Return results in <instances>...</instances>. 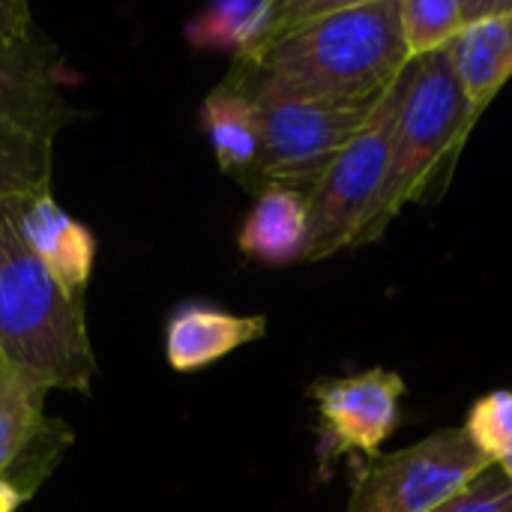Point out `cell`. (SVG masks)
Listing matches in <instances>:
<instances>
[{"label":"cell","instance_id":"cell-1","mask_svg":"<svg viewBox=\"0 0 512 512\" xmlns=\"http://www.w3.org/2000/svg\"><path fill=\"white\" fill-rule=\"evenodd\" d=\"M399 0H279V24L252 60L273 81L333 102H378L408 69Z\"/></svg>","mask_w":512,"mask_h":512},{"label":"cell","instance_id":"cell-2","mask_svg":"<svg viewBox=\"0 0 512 512\" xmlns=\"http://www.w3.org/2000/svg\"><path fill=\"white\" fill-rule=\"evenodd\" d=\"M21 198H0V360L48 390L90 393L96 357L84 300L66 294L18 231Z\"/></svg>","mask_w":512,"mask_h":512},{"label":"cell","instance_id":"cell-3","mask_svg":"<svg viewBox=\"0 0 512 512\" xmlns=\"http://www.w3.org/2000/svg\"><path fill=\"white\" fill-rule=\"evenodd\" d=\"M471 129L468 96L453 69L450 48L411 60L402 72V105L393 132L387 186L363 243L381 240L408 204L426 198L429 186L444 177V168H453Z\"/></svg>","mask_w":512,"mask_h":512},{"label":"cell","instance_id":"cell-4","mask_svg":"<svg viewBox=\"0 0 512 512\" xmlns=\"http://www.w3.org/2000/svg\"><path fill=\"white\" fill-rule=\"evenodd\" d=\"M228 75L246 87L258 111L261 156L252 183L255 189L279 183L309 195L375 108V102L354 105L297 93L252 63H231Z\"/></svg>","mask_w":512,"mask_h":512},{"label":"cell","instance_id":"cell-5","mask_svg":"<svg viewBox=\"0 0 512 512\" xmlns=\"http://www.w3.org/2000/svg\"><path fill=\"white\" fill-rule=\"evenodd\" d=\"M402 105V78L375 102L357 135L339 150L330 168L306 195L309 201V255L306 264L324 261L342 249L360 246L384 195L393 132Z\"/></svg>","mask_w":512,"mask_h":512},{"label":"cell","instance_id":"cell-6","mask_svg":"<svg viewBox=\"0 0 512 512\" xmlns=\"http://www.w3.org/2000/svg\"><path fill=\"white\" fill-rule=\"evenodd\" d=\"M492 465L465 429H441L399 453L369 459L348 512H432Z\"/></svg>","mask_w":512,"mask_h":512},{"label":"cell","instance_id":"cell-7","mask_svg":"<svg viewBox=\"0 0 512 512\" xmlns=\"http://www.w3.org/2000/svg\"><path fill=\"white\" fill-rule=\"evenodd\" d=\"M309 396L318 414V474L327 477L342 456H381V444L402 420L405 381L387 369H366L315 381Z\"/></svg>","mask_w":512,"mask_h":512},{"label":"cell","instance_id":"cell-8","mask_svg":"<svg viewBox=\"0 0 512 512\" xmlns=\"http://www.w3.org/2000/svg\"><path fill=\"white\" fill-rule=\"evenodd\" d=\"M45 396L42 387L6 369L0 381V477L15 483L27 498L48 474V456H60L54 438L66 435V429L51 432L57 423L45 414Z\"/></svg>","mask_w":512,"mask_h":512},{"label":"cell","instance_id":"cell-9","mask_svg":"<svg viewBox=\"0 0 512 512\" xmlns=\"http://www.w3.org/2000/svg\"><path fill=\"white\" fill-rule=\"evenodd\" d=\"M18 231L48 276L66 294L84 297L96 264V237L54 201L51 189L21 198Z\"/></svg>","mask_w":512,"mask_h":512},{"label":"cell","instance_id":"cell-10","mask_svg":"<svg viewBox=\"0 0 512 512\" xmlns=\"http://www.w3.org/2000/svg\"><path fill=\"white\" fill-rule=\"evenodd\" d=\"M264 315H237L213 303H180L165 321V360L174 372H201L243 345L264 339Z\"/></svg>","mask_w":512,"mask_h":512},{"label":"cell","instance_id":"cell-11","mask_svg":"<svg viewBox=\"0 0 512 512\" xmlns=\"http://www.w3.org/2000/svg\"><path fill=\"white\" fill-rule=\"evenodd\" d=\"M240 252L264 267H288L309 255V201L303 192L279 183L258 189L240 231Z\"/></svg>","mask_w":512,"mask_h":512},{"label":"cell","instance_id":"cell-12","mask_svg":"<svg viewBox=\"0 0 512 512\" xmlns=\"http://www.w3.org/2000/svg\"><path fill=\"white\" fill-rule=\"evenodd\" d=\"M198 126L219 168L252 186L261 156V126H258L255 102L237 78L225 75L204 96L198 108Z\"/></svg>","mask_w":512,"mask_h":512},{"label":"cell","instance_id":"cell-13","mask_svg":"<svg viewBox=\"0 0 512 512\" xmlns=\"http://www.w3.org/2000/svg\"><path fill=\"white\" fill-rule=\"evenodd\" d=\"M279 24V0H216L183 24V36L195 51L228 54L234 63H252Z\"/></svg>","mask_w":512,"mask_h":512},{"label":"cell","instance_id":"cell-14","mask_svg":"<svg viewBox=\"0 0 512 512\" xmlns=\"http://www.w3.org/2000/svg\"><path fill=\"white\" fill-rule=\"evenodd\" d=\"M450 60L477 123L512 78V12L465 27L450 45Z\"/></svg>","mask_w":512,"mask_h":512},{"label":"cell","instance_id":"cell-15","mask_svg":"<svg viewBox=\"0 0 512 512\" xmlns=\"http://www.w3.org/2000/svg\"><path fill=\"white\" fill-rule=\"evenodd\" d=\"M51 132L0 120V198L51 189Z\"/></svg>","mask_w":512,"mask_h":512},{"label":"cell","instance_id":"cell-16","mask_svg":"<svg viewBox=\"0 0 512 512\" xmlns=\"http://www.w3.org/2000/svg\"><path fill=\"white\" fill-rule=\"evenodd\" d=\"M402 36L411 60L450 48L465 24V0H399Z\"/></svg>","mask_w":512,"mask_h":512},{"label":"cell","instance_id":"cell-17","mask_svg":"<svg viewBox=\"0 0 512 512\" xmlns=\"http://www.w3.org/2000/svg\"><path fill=\"white\" fill-rule=\"evenodd\" d=\"M465 435L474 441V447L489 456L495 465H501L512 453V387L486 393L474 402Z\"/></svg>","mask_w":512,"mask_h":512},{"label":"cell","instance_id":"cell-18","mask_svg":"<svg viewBox=\"0 0 512 512\" xmlns=\"http://www.w3.org/2000/svg\"><path fill=\"white\" fill-rule=\"evenodd\" d=\"M432 512H512V486L501 465L486 468L474 483Z\"/></svg>","mask_w":512,"mask_h":512},{"label":"cell","instance_id":"cell-19","mask_svg":"<svg viewBox=\"0 0 512 512\" xmlns=\"http://www.w3.org/2000/svg\"><path fill=\"white\" fill-rule=\"evenodd\" d=\"M24 501H27V495L6 477H0V512H18Z\"/></svg>","mask_w":512,"mask_h":512},{"label":"cell","instance_id":"cell-20","mask_svg":"<svg viewBox=\"0 0 512 512\" xmlns=\"http://www.w3.org/2000/svg\"><path fill=\"white\" fill-rule=\"evenodd\" d=\"M501 471L507 474V480H510V486H512V453L504 459V462H501Z\"/></svg>","mask_w":512,"mask_h":512},{"label":"cell","instance_id":"cell-21","mask_svg":"<svg viewBox=\"0 0 512 512\" xmlns=\"http://www.w3.org/2000/svg\"><path fill=\"white\" fill-rule=\"evenodd\" d=\"M3 375H6V366H3V360H0V381H3Z\"/></svg>","mask_w":512,"mask_h":512}]
</instances>
